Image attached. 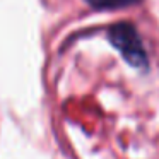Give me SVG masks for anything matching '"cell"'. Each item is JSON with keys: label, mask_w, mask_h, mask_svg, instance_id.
<instances>
[{"label": "cell", "mask_w": 159, "mask_h": 159, "mask_svg": "<svg viewBox=\"0 0 159 159\" xmlns=\"http://www.w3.org/2000/svg\"><path fill=\"white\" fill-rule=\"evenodd\" d=\"M111 45L123 55L130 65L134 67H145L147 65V55H145L142 39L139 36L137 29L128 22H118L111 26L108 31Z\"/></svg>", "instance_id": "obj_1"}, {"label": "cell", "mask_w": 159, "mask_h": 159, "mask_svg": "<svg viewBox=\"0 0 159 159\" xmlns=\"http://www.w3.org/2000/svg\"><path fill=\"white\" fill-rule=\"evenodd\" d=\"M84 2L98 11H111V9H123L128 5L139 4L140 0H84Z\"/></svg>", "instance_id": "obj_2"}]
</instances>
